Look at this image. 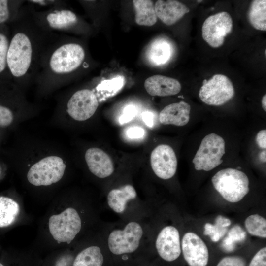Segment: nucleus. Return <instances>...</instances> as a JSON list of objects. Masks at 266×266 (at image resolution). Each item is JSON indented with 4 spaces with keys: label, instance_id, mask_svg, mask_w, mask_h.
Masks as SVG:
<instances>
[{
    "label": "nucleus",
    "instance_id": "cd10ccee",
    "mask_svg": "<svg viewBox=\"0 0 266 266\" xmlns=\"http://www.w3.org/2000/svg\"><path fill=\"white\" fill-rule=\"evenodd\" d=\"M245 227L249 234L262 238L266 237V219L258 214L249 216L245 220Z\"/></svg>",
    "mask_w": 266,
    "mask_h": 266
},
{
    "label": "nucleus",
    "instance_id": "4c0bfd02",
    "mask_svg": "<svg viewBox=\"0 0 266 266\" xmlns=\"http://www.w3.org/2000/svg\"><path fill=\"white\" fill-rule=\"evenodd\" d=\"M266 150L263 151L259 154V159L263 163H265L266 161Z\"/></svg>",
    "mask_w": 266,
    "mask_h": 266
},
{
    "label": "nucleus",
    "instance_id": "9d476101",
    "mask_svg": "<svg viewBox=\"0 0 266 266\" xmlns=\"http://www.w3.org/2000/svg\"><path fill=\"white\" fill-rule=\"evenodd\" d=\"M233 29V21L230 15L221 12L206 19L202 26V36L211 47L217 48L223 44L225 37Z\"/></svg>",
    "mask_w": 266,
    "mask_h": 266
},
{
    "label": "nucleus",
    "instance_id": "dca6fc26",
    "mask_svg": "<svg viewBox=\"0 0 266 266\" xmlns=\"http://www.w3.org/2000/svg\"><path fill=\"white\" fill-rule=\"evenodd\" d=\"M144 87L147 92L152 96H169L180 92L181 86L176 79L163 76L155 75L146 79Z\"/></svg>",
    "mask_w": 266,
    "mask_h": 266
},
{
    "label": "nucleus",
    "instance_id": "4be33fe9",
    "mask_svg": "<svg viewBox=\"0 0 266 266\" xmlns=\"http://www.w3.org/2000/svg\"><path fill=\"white\" fill-rule=\"evenodd\" d=\"M172 54L171 45L167 41L159 39L153 42L147 53L149 60L153 64L161 65L169 60Z\"/></svg>",
    "mask_w": 266,
    "mask_h": 266
},
{
    "label": "nucleus",
    "instance_id": "393cba45",
    "mask_svg": "<svg viewBox=\"0 0 266 266\" xmlns=\"http://www.w3.org/2000/svg\"><path fill=\"white\" fill-rule=\"evenodd\" d=\"M25 0H0V26L9 25L18 16Z\"/></svg>",
    "mask_w": 266,
    "mask_h": 266
},
{
    "label": "nucleus",
    "instance_id": "5701e85b",
    "mask_svg": "<svg viewBox=\"0 0 266 266\" xmlns=\"http://www.w3.org/2000/svg\"><path fill=\"white\" fill-rule=\"evenodd\" d=\"M248 18L251 25L258 30H266V0H254L250 4Z\"/></svg>",
    "mask_w": 266,
    "mask_h": 266
},
{
    "label": "nucleus",
    "instance_id": "c9c22d12",
    "mask_svg": "<svg viewBox=\"0 0 266 266\" xmlns=\"http://www.w3.org/2000/svg\"><path fill=\"white\" fill-rule=\"evenodd\" d=\"M256 142L262 149L266 148V130L260 131L256 136Z\"/></svg>",
    "mask_w": 266,
    "mask_h": 266
},
{
    "label": "nucleus",
    "instance_id": "412c9836",
    "mask_svg": "<svg viewBox=\"0 0 266 266\" xmlns=\"http://www.w3.org/2000/svg\"><path fill=\"white\" fill-rule=\"evenodd\" d=\"M10 37L9 25L0 26V84L13 81L7 63V55Z\"/></svg>",
    "mask_w": 266,
    "mask_h": 266
},
{
    "label": "nucleus",
    "instance_id": "7ed1b4c3",
    "mask_svg": "<svg viewBox=\"0 0 266 266\" xmlns=\"http://www.w3.org/2000/svg\"><path fill=\"white\" fill-rule=\"evenodd\" d=\"M215 189L227 201L235 203L248 193L249 179L243 172L234 168H226L217 172L211 179Z\"/></svg>",
    "mask_w": 266,
    "mask_h": 266
},
{
    "label": "nucleus",
    "instance_id": "f704fd0d",
    "mask_svg": "<svg viewBox=\"0 0 266 266\" xmlns=\"http://www.w3.org/2000/svg\"><path fill=\"white\" fill-rule=\"evenodd\" d=\"M127 134L130 138H140L144 136L145 131L140 127H133L127 130Z\"/></svg>",
    "mask_w": 266,
    "mask_h": 266
},
{
    "label": "nucleus",
    "instance_id": "ea45409f",
    "mask_svg": "<svg viewBox=\"0 0 266 266\" xmlns=\"http://www.w3.org/2000/svg\"><path fill=\"white\" fill-rule=\"evenodd\" d=\"M0 266H4L1 263H0Z\"/></svg>",
    "mask_w": 266,
    "mask_h": 266
},
{
    "label": "nucleus",
    "instance_id": "f257e3e1",
    "mask_svg": "<svg viewBox=\"0 0 266 266\" xmlns=\"http://www.w3.org/2000/svg\"><path fill=\"white\" fill-rule=\"evenodd\" d=\"M9 26L8 70L13 82L24 84L34 80L44 52L59 34L45 30L35 22L30 4L23 5Z\"/></svg>",
    "mask_w": 266,
    "mask_h": 266
},
{
    "label": "nucleus",
    "instance_id": "b1692460",
    "mask_svg": "<svg viewBox=\"0 0 266 266\" xmlns=\"http://www.w3.org/2000/svg\"><path fill=\"white\" fill-rule=\"evenodd\" d=\"M103 263V256L100 248L91 246L78 253L73 266H102Z\"/></svg>",
    "mask_w": 266,
    "mask_h": 266
},
{
    "label": "nucleus",
    "instance_id": "2f4dec72",
    "mask_svg": "<svg viewBox=\"0 0 266 266\" xmlns=\"http://www.w3.org/2000/svg\"><path fill=\"white\" fill-rule=\"evenodd\" d=\"M249 266H266V248L259 250L251 260Z\"/></svg>",
    "mask_w": 266,
    "mask_h": 266
},
{
    "label": "nucleus",
    "instance_id": "f03ea898",
    "mask_svg": "<svg viewBox=\"0 0 266 266\" xmlns=\"http://www.w3.org/2000/svg\"><path fill=\"white\" fill-rule=\"evenodd\" d=\"M86 57L82 45L59 34L44 52L34 80L43 86L62 85L82 66L86 67Z\"/></svg>",
    "mask_w": 266,
    "mask_h": 266
},
{
    "label": "nucleus",
    "instance_id": "39448f33",
    "mask_svg": "<svg viewBox=\"0 0 266 266\" xmlns=\"http://www.w3.org/2000/svg\"><path fill=\"white\" fill-rule=\"evenodd\" d=\"M225 153V142L220 135L211 133L202 140L193 163L197 170H211L222 162Z\"/></svg>",
    "mask_w": 266,
    "mask_h": 266
},
{
    "label": "nucleus",
    "instance_id": "2eb2a0df",
    "mask_svg": "<svg viewBox=\"0 0 266 266\" xmlns=\"http://www.w3.org/2000/svg\"><path fill=\"white\" fill-rule=\"evenodd\" d=\"M85 158L90 171L100 178L110 176L114 171L113 162L109 156L98 148L88 149Z\"/></svg>",
    "mask_w": 266,
    "mask_h": 266
},
{
    "label": "nucleus",
    "instance_id": "c756f323",
    "mask_svg": "<svg viewBox=\"0 0 266 266\" xmlns=\"http://www.w3.org/2000/svg\"><path fill=\"white\" fill-rule=\"evenodd\" d=\"M13 120V114L10 108L0 103V127L10 125Z\"/></svg>",
    "mask_w": 266,
    "mask_h": 266
},
{
    "label": "nucleus",
    "instance_id": "a211bd4d",
    "mask_svg": "<svg viewBox=\"0 0 266 266\" xmlns=\"http://www.w3.org/2000/svg\"><path fill=\"white\" fill-rule=\"evenodd\" d=\"M190 110V104L183 101L170 104L160 112V122L164 125L185 126L189 121Z\"/></svg>",
    "mask_w": 266,
    "mask_h": 266
},
{
    "label": "nucleus",
    "instance_id": "a878e982",
    "mask_svg": "<svg viewBox=\"0 0 266 266\" xmlns=\"http://www.w3.org/2000/svg\"><path fill=\"white\" fill-rule=\"evenodd\" d=\"M19 212V206L15 201L8 197L0 196V227L12 224Z\"/></svg>",
    "mask_w": 266,
    "mask_h": 266
},
{
    "label": "nucleus",
    "instance_id": "58836bf2",
    "mask_svg": "<svg viewBox=\"0 0 266 266\" xmlns=\"http://www.w3.org/2000/svg\"><path fill=\"white\" fill-rule=\"evenodd\" d=\"M262 107L265 111H266V95L265 94L262 100Z\"/></svg>",
    "mask_w": 266,
    "mask_h": 266
},
{
    "label": "nucleus",
    "instance_id": "f8f14e48",
    "mask_svg": "<svg viewBox=\"0 0 266 266\" xmlns=\"http://www.w3.org/2000/svg\"><path fill=\"white\" fill-rule=\"evenodd\" d=\"M150 164L154 173L162 179L172 178L176 172V156L173 149L168 145H159L152 151Z\"/></svg>",
    "mask_w": 266,
    "mask_h": 266
},
{
    "label": "nucleus",
    "instance_id": "1a4fd4ad",
    "mask_svg": "<svg viewBox=\"0 0 266 266\" xmlns=\"http://www.w3.org/2000/svg\"><path fill=\"white\" fill-rule=\"evenodd\" d=\"M233 83L225 75L217 74L203 81L199 91L201 100L212 106H220L227 102L234 96Z\"/></svg>",
    "mask_w": 266,
    "mask_h": 266
},
{
    "label": "nucleus",
    "instance_id": "7c9ffc66",
    "mask_svg": "<svg viewBox=\"0 0 266 266\" xmlns=\"http://www.w3.org/2000/svg\"><path fill=\"white\" fill-rule=\"evenodd\" d=\"M244 259L237 256H228L223 258L216 266H245Z\"/></svg>",
    "mask_w": 266,
    "mask_h": 266
},
{
    "label": "nucleus",
    "instance_id": "9b49d317",
    "mask_svg": "<svg viewBox=\"0 0 266 266\" xmlns=\"http://www.w3.org/2000/svg\"><path fill=\"white\" fill-rule=\"evenodd\" d=\"M99 105L94 91L83 89L75 92L66 104V111L69 116L77 121H85L92 117Z\"/></svg>",
    "mask_w": 266,
    "mask_h": 266
},
{
    "label": "nucleus",
    "instance_id": "6e6552de",
    "mask_svg": "<svg viewBox=\"0 0 266 266\" xmlns=\"http://www.w3.org/2000/svg\"><path fill=\"white\" fill-rule=\"evenodd\" d=\"M143 233L138 223L130 222L123 229H115L110 233L107 241L109 249L117 255L133 253L138 248Z\"/></svg>",
    "mask_w": 266,
    "mask_h": 266
},
{
    "label": "nucleus",
    "instance_id": "20e7f679",
    "mask_svg": "<svg viewBox=\"0 0 266 266\" xmlns=\"http://www.w3.org/2000/svg\"><path fill=\"white\" fill-rule=\"evenodd\" d=\"M30 6L35 22L48 32H70L75 30L80 22L77 15L64 5L37 11L31 5Z\"/></svg>",
    "mask_w": 266,
    "mask_h": 266
},
{
    "label": "nucleus",
    "instance_id": "c85d7f7f",
    "mask_svg": "<svg viewBox=\"0 0 266 266\" xmlns=\"http://www.w3.org/2000/svg\"><path fill=\"white\" fill-rule=\"evenodd\" d=\"M246 236V232L240 226L236 225L228 232L227 236L222 241V248L226 251H233L236 244L244 241Z\"/></svg>",
    "mask_w": 266,
    "mask_h": 266
},
{
    "label": "nucleus",
    "instance_id": "e433bc0d",
    "mask_svg": "<svg viewBox=\"0 0 266 266\" xmlns=\"http://www.w3.org/2000/svg\"><path fill=\"white\" fill-rule=\"evenodd\" d=\"M142 119L147 126L152 127L154 124V116L152 113L144 112L142 115Z\"/></svg>",
    "mask_w": 266,
    "mask_h": 266
},
{
    "label": "nucleus",
    "instance_id": "4468645a",
    "mask_svg": "<svg viewBox=\"0 0 266 266\" xmlns=\"http://www.w3.org/2000/svg\"><path fill=\"white\" fill-rule=\"evenodd\" d=\"M159 256L164 260L171 262L181 253L179 233L174 226H167L159 233L155 243Z\"/></svg>",
    "mask_w": 266,
    "mask_h": 266
},
{
    "label": "nucleus",
    "instance_id": "bb28decb",
    "mask_svg": "<svg viewBox=\"0 0 266 266\" xmlns=\"http://www.w3.org/2000/svg\"><path fill=\"white\" fill-rule=\"evenodd\" d=\"M231 223L229 219L219 215L216 217L214 224L209 223L205 224L204 234L208 236L213 242H218L225 236Z\"/></svg>",
    "mask_w": 266,
    "mask_h": 266
},
{
    "label": "nucleus",
    "instance_id": "f3484780",
    "mask_svg": "<svg viewBox=\"0 0 266 266\" xmlns=\"http://www.w3.org/2000/svg\"><path fill=\"white\" fill-rule=\"evenodd\" d=\"M154 6L157 17L166 25L174 24L190 11L185 5L173 0H159Z\"/></svg>",
    "mask_w": 266,
    "mask_h": 266
},
{
    "label": "nucleus",
    "instance_id": "aec40b11",
    "mask_svg": "<svg viewBox=\"0 0 266 266\" xmlns=\"http://www.w3.org/2000/svg\"><path fill=\"white\" fill-rule=\"evenodd\" d=\"M133 2L135 10V22L141 26L154 25L157 17L153 2L149 0H134Z\"/></svg>",
    "mask_w": 266,
    "mask_h": 266
},
{
    "label": "nucleus",
    "instance_id": "ddd939ff",
    "mask_svg": "<svg viewBox=\"0 0 266 266\" xmlns=\"http://www.w3.org/2000/svg\"><path fill=\"white\" fill-rule=\"evenodd\" d=\"M181 246L184 258L190 266H206L208 250L199 235L192 232L186 233L182 238Z\"/></svg>",
    "mask_w": 266,
    "mask_h": 266
},
{
    "label": "nucleus",
    "instance_id": "6ab92c4d",
    "mask_svg": "<svg viewBox=\"0 0 266 266\" xmlns=\"http://www.w3.org/2000/svg\"><path fill=\"white\" fill-rule=\"evenodd\" d=\"M136 196V192L132 185H125L109 192L107 196V204L115 212L122 213L125 211L127 202L135 199Z\"/></svg>",
    "mask_w": 266,
    "mask_h": 266
},
{
    "label": "nucleus",
    "instance_id": "473e14b6",
    "mask_svg": "<svg viewBox=\"0 0 266 266\" xmlns=\"http://www.w3.org/2000/svg\"><path fill=\"white\" fill-rule=\"evenodd\" d=\"M27 1L33 6H38L40 7H47V9L63 5V2L62 0H27Z\"/></svg>",
    "mask_w": 266,
    "mask_h": 266
},
{
    "label": "nucleus",
    "instance_id": "423d86ee",
    "mask_svg": "<svg viewBox=\"0 0 266 266\" xmlns=\"http://www.w3.org/2000/svg\"><path fill=\"white\" fill-rule=\"evenodd\" d=\"M48 227L56 241L69 244L81 230V220L77 211L69 207L59 214L52 215L49 219Z\"/></svg>",
    "mask_w": 266,
    "mask_h": 266
},
{
    "label": "nucleus",
    "instance_id": "72a5a7b5",
    "mask_svg": "<svg viewBox=\"0 0 266 266\" xmlns=\"http://www.w3.org/2000/svg\"><path fill=\"white\" fill-rule=\"evenodd\" d=\"M136 112L135 107L130 105L125 108L123 114L119 118L120 124H123L130 121L135 116Z\"/></svg>",
    "mask_w": 266,
    "mask_h": 266
},
{
    "label": "nucleus",
    "instance_id": "0eeeda50",
    "mask_svg": "<svg viewBox=\"0 0 266 266\" xmlns=\"http://www.w3.org/2000/svg\"><path fill=\"white\" fill-rule=\"evenodd\" d=\"M66 165L60 157H47L30 168L27 174V179L34 186L50 185L61 180Z\"/></svg>",
    "mask_w": 266,
    "mask_h": 266
}]
</instances>
